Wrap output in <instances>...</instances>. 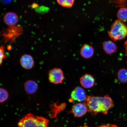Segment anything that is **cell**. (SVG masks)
Here are the masks:
<instances>
[{
    "label": "cell",
    "instance_id": "1",
    "mask_svg": "<svg viewBox=\"0 0 127 127\" xmlns=\"http://www.w3.org/2000/svg\"><path fill=\"white\" fill-rule=\"evenodd\" d=\"M84 103L88 108V112L93 115L99 113L107 115L114 105L112 98L107 95L103 97L87 96Z\"/></svg>",
    "mask_w": 127,
    "mask_h": 127
},
{
    "label": "cell",
    "instance_id": "2",
    "mask_svg": "<svg viewBox=\"0 0 127 127\" xmlns=\"http://www.w3.org/2000/svg\"><path fill=\"white\" fill-rule=\"evenodd\" d=\"M49 121L42 117L28 113L20 120L18 127H49Z\"/></svg>",
    "mask_w": 127,
    "mask_h": 127
},
{
    "label": "cell",
    "instance_id": "3",
    "mask_svg": "<svg viewBox=\"0 0 127 127\" xmlns=\"http://www.w3.org/2000/svg\"><path fill=\"white\" fill-rule=\"evenodd\" d=\"M108 34L115 41L123 39L127 35V26L120 20H116L112 24Z\"/></svg>",
    "mask_w": 127,
    "mask_h": 127
},
{
    "label": "cell",
    "instance_id": "4",
    "mask_svg": "<svg viewBox=\"0 0 127 127\" xmlns=\"http://www.w3.org/2000/svg\"><path fill=\"white\" fill-rule=\"evenodd\" d=\"M48 75L49 82L55 85L62 83L65 79L63 71L60 68H55L50 70Z\"/></svg>",
    "mask_w": 127,
    "mask_h": 127
},
{
    "label": "cell",
    "instance_id": "5",
    "mask_svg": "<svg viewBox=\"0 0 127 127\" xmlns=\"http://www.w3.org/2000/svg\"><path fill=\"white\" fill-rule=\"evenodd\" d=\"M87 95L85 90L82 87L77 86L75 87L71 93L70 101L73 100L82 102L85 101Z\"/></svg>",
    "mask_w": 127,
    "mask_h": 127
},
{
    "label": "cell",
    "instance_id": "6",
    "mask_svg": "<svg viewBox=\"0 0 127 127\" xmlns=\"http://www.w3.org/2000/svg\"><path fill=\"white\" fill-rule=\"evenodd\" d=\"M88 112V109L85 103H77L72 106L70 111L76 117H80L83 116Z\"/></svg>",
    "mask_w": 127,
    "mask_h": 127
},
{
    "label": "cell",
    "instance_id": "7",
    "mask_svg": "<svg viewBox=\"0 0 127 127\" xmlns=\"http://www.w3.org/2000/svg\"><path fill=\"white\" fill-rule=\"evenodd\" d=\"M20 63L22 67L25 69H32L34 64V61L32 56L28 54L22 55L20 60Z\"/></svg>",
    "mask_w": 127,
    "mask_h": 127
},
{
    "label": "cell",
    "instance_id": "8",
    "mask_svg": "<svg viewBox=\"0 0 127 127\" xmlns=\"http://www.w3.org/2000/svg\"><path fill=\"white\" fill-rule=\"evenodd\" d=\"M3 21L8 26H15L19 22L18 16L15 13L8 12L4 15Z\"/></svg>",
    "mask_w": 127,
    "mask_h": 127
},
{
    "label": "cell",
    "instance_id": "9",
    "mask_svg": "<svg viewBox=\"0 0 127 127\" xmlns=\"http://www.w3.org/2000/svg\"><path fill=\"white\" fill-rule=\"evenodd\" d=\"M80 83L84 88H90L95 85V79L93 76L90 74H85L80 77Z\"/></svg>",
    "mask_w": 127,
    "mask_h": 127
},
{
    "label": "cell",
    "instance_id": "10",
    "mask_svg": "<svg viewBox=\"0 0 127 127\" xmlns=\"http://www.w3.org/2000/svg\"><path fill=\"white\" fill-rule=\"evenodd\" d=\"M38 85L35 81L29 80L25 82L24 88L27 94L31 95L35 93L38 89Z\"/></svg>",
    "mask_w": 127,
    "mask_h": 127
},
{
    "label": "cell",
    "instance_id": "11",
    "mask_svg": "<svg viewBox=\"0 0 127 127\" xmlns=\"http://www.w3.org/2000/svg\"><path fill=\"white\" fill-rule=\"evenodd\" d=\"M94 53V49L89 44H85L81 48L80 54L83 58L89 59L93 56Z\"/></svg>",
    "mask_w": 127,
    "mask_h": 127
},
{
    "label": "cell",
    "instance_id": "12",
    "mask_svg": "<svg viewBox=\"0 0 127 127\" xmlns=\"http://www.w3.org/2000/svg\"><path fill=\"white\" fill-rule=\"evenodd\" d=\"M103 50L106 54H112L117 52V47L116 45L111 41H107L103 42L102 45Z\"/></svg>",
    "mask_w": 127,
    "mask_h": 127
},
{
    "label": "cell",
    "instance_id": "13",
    "mask_svg": "<svg viewBox=\"0 0 127 127\" xmlns=\"http://www.w3.org/2000/svg\"><path fill=\"white\" fill-rule=\"evenodd\" d=\"M118 20L123 22H127V8L122 7L119 9L117 13Z\"/></svg>",
    "mask_w": 127,
    "mask_h": 127
},
{
    "label": "cell",
    "instance_id": "14",
    "mask_svg": "<svg viewBox=\"0 0 127 127\" xmlns=\"http://www.w3.org/2000/svg\"><path fill=\"white\" fill-rule=\"evenodd\" d=\"M117 76L119 81L121 83H127V69L125 68L120 69L118 71Z\"/></svg>",
    "mask_w": 127,
    "mask_h": 127
},
{
    "label": "cell",
    "instance_id": "15",
    "mask_svg": "<svg viewBox=\"0 0 127 127\" xmlns=\"http://www.w3.org/2000/svg\"><path fill=\"white\" fill-rule=\"evenodd\" d=\"M57 1L60 5L68 8L72 7L74 3V0H57Z\"/></svg>",
    "mask_w": 127,
    "mask_h": 127
},
{
    "label": "cell",
    "instance_id": "16",
    "mask_svg": "<svg viewBox=\"0 0 127 127\" xmlns=\"http://www.w3.org/2000/svg\"><path fill=\"white\" fill-rule=\"evenodd\" d=\"M9 97V93L7 90L1 87L0 88V102L3 103L7 100Z\"/></svg>",
    "mask_w": 127,
    "mask_h": 127
},
{
    "label": "cell",
    "instance_id": "17",
    "mask_svg": "<svg viewBox=\"0 0 127 127\" xmlns=\"http://www.w3.org/2000/svg\"><path fill=\"white\" fill-rule=\"evenodd\" d=\"M5 47L3 46H1L0 48V65H1L2 64L3 60L7 58V56L5 55Z\"/></svg>",
    "mask_w": 127,
    "mask_h": 127
},
{
    "label": "cell",
    "instance_id": "18",
    "mask_svg": "<svg viewBox=\"0 0 127 127\" xmlns=\"http://www.w3.org/2000/svg\"><path fill=\"white\" fill-rule=\"evenodd\" d=\"M96 127H118L115 125H100Z\"/></svg>",
    "mask_w": 127,
    "mask_h": 127
},
{
    "label": "cell",
    "instance_id": "19",
    "mask_svg": "<svg viewBox=\"0 0 127 127\" xmlns=\"http://www.w3.org/2000/svg\"><path fill=\"white\" fill-rule=\"evenodd\" d=\"M124 47L126 51V54L127 56V40L125 43Z\"/></svg>",
    "mask_w": 127,
    "mask_h": 127
}]
</instances>
